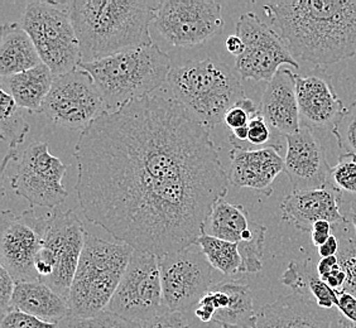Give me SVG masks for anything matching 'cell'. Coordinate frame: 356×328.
<instances>
[{
    "label": "cell",
    "instance_id": "d6a6232c",
    "mask_svg": "<svg viewBox=\"0 0 356 328\" xmlns=\"http://www.w3.org/2000/svg\"><path fill=\"white\" fill-rule=\"evenodd\" d=\"M69 328H142V325L104 311L89 318H71Z\"/></svg>",
    "mask_w": 356,
    "mask_h": 328
},
{
    "label": "cell",
    "instance_id": "bcb514c9",
    "mask_svg": "<svg viewBox=\"0 0 356 328\" xmlns=\"http://www.w3.org/2000/svg\"><path fill=\"white\" fill-rule=\"evenodd\" d=\"M345 216V221L351 226V229H353V231L356 235V211H353V210H350L346 215H343Z\"/></svg>",
    "mask_w": 356,
    "mask_h": 328
},
{
    "label": "cell",
    "instance_id": "4316f807",
    "mask_svg": "<svg viewBox=\"0 0 356 328\" xmlns=\"http://www.w3.org/2000/svg\"><path fill=\"white\" fill-rule=\"evenodd\" d=\"M220 287L230 297L229 306L218 312L213 323L230 325L241 328H258V315L254 311V297L247 281L243 279H230L220 281Z\"/></svg>",
    "mask_w": 356,
    "mask_h": 328
},
{
    "label": "cell",
    "instance_id": "52a82bcc",
    "mask_svg": "<svg viewBox=\"0 0 356 328\" xmlns=\"http://www.w3.org/2000/svg\"><path fill=\"white\" fill-rule=\"evenodd\" d=\"M21 215L41 236L42 247L35 261L40 281L69 301L88 235L83 221L75 212L62 211L58 207L47 215H38L31 207Z\"/></svg>",
    "mask_w": 356,
    "mask_h": 328
},
{
    "label": "cell",
    "instance_id": "f35d334b",
    "mask_svg": "<svg viewBox=\"0 0 356 328\" xmlns=\"http://www.w3.org/2000/svg\"><path fill=\"white\" fill-rule=\"evenodd\" d=\"M337 306L340 315L345 322L356 327V297L345 290L337 292Z\"/></svg>",
    "mask_w": 356,
    "mask_h": 328
},
{
    "label": "cell",
    "instance_id": "f6af8a7d",
    "mask_svg": "<svg viewBox=\"0 0 356 328\" xmlns=\"http://www.w3.org/2000/svg\"><path fill=\"white\" fill-rule=\"evenodd\" d=\"M248 134H249V129H248V126H245V128H240V129L233 130L232 139H233V140L238 139L240 142H245V140H248Z\"/></svg>",
    "mask_w": 356,
    "mask_h": 328
},
{
    "label": "cell",
    "instance_id": "30bf717a",
    "mask_svg": "<svg viewBox=\"0 0 356 328\" xmlns=\"http://www.w3.org/2000/svg\"><path fill=\"white\" fill-rule=\"evenodd\" d=\"M168 309L156 255L134 250L117 292L105 311L144 323Z\"/></svg>",
    "mask_w": 356,
    "mask_h": 328
},
{
    "label": "cell",
    "instance_id": "5b68a950",
    "mask_svg": "<svg viewBox=\"0 0 356 328\" xmlns=\"http://www.w3.org/2000/svg\"><path fill=\"white\" fill-rule=\"evenodd\" d=\"M168 83L178 103L209 129L222 123L226 113L247 97L233 69L213 58L173 67Z\"/></svg>",
    "mask_w": 356,
    "mask_h": 328
},
{
    "label": "cell",
    "instance_id": "9a60e30c",
    "mask_svg": "<svg viewBox=\"0 0 356 328\" xmlns=\"http://www.w3.org/2000/svg\"><path fill=\"white\" fill-rule=\"evenodd\" d=\"M209 222V235L238 245L247 273L261 272L267 233L266 226L250 219L243 206L230 204L225 199H220L213 206Z\"/></svg>",
    "mask_w": 356,
    "mask_h": 328
},
{
    "label": "cell",
    "instance_id": "4dcf8cb0",
    "mask_svg": "<svg viewBox=\"0 0 356 328\" xmlns=\"http://www.w3.org/2000/svg\"><path fill=\"white\" fill-rule=\"evenodd\" d=\"M329 183L340 192L356 195V156L343 153L337 163L331 167Z\"/></svg>",
    "mask_w": 356,
    "mask_h": 328
},
{
    "label": "cell",
    "instance_id": "7dc6e473",
    "mask_svg": "<svg viewBox=\"0 0 356 328\" xmlns=\"http://www.w3.org/2000/svg\"><path fill=\"white\" fill-rule=\"evenodd\" d=\"M341 318H343V317H341ZM343 328H356L355 326H351V325H349V323H348V322L343 321Z\"/></svg>",
    "mask_w": 356,
    "mask_h": 328
},
{
    "label": "cell",
    "instance_id": "ac0fdd59",
    "mask_svg": "<svg viewBox=\"0 0 356 328\" xmlns=\"http://www.w3.org/2000/svg\"><path fill=\"white\" fill-rule=\"evenodd\" d=\"M296 82L302 126L332 130L346 108L336 94L329 76L316 71L307 76L296 75Z\"/></svg>",
    "mask_w": 356,
    "mask_h": 328
},
{
    "label": "cell",
    "instance_id": "2e32d148",
    "mask_svg": "<svg viewBox=\"0 0 356 328\" xmlns=\"http://www.w3.org/2000/svg\"><path fill=\"white\" fill-rule=\"evenodd\" d=\"M0 225L1 267L7 269L15 283L40 281L35 269L42 247L40 233L22 215L7 210L1 212Z\"/></svg>",
    "mask_w": 356,
    "mask_h": 328
},
{
    "label": "cell",
    "instance_id": "6da1fadb",
    "mask_svg": "<svg viewBox=\"0 0 356 328\" xmlns=\"http://www.w3.org/2000/svg\"><path fill=\"white\" fill-rule=\"evenodd\" d=\"M74 157L85 218L157 258L197 241L230 183L210 129L175 97L106 111L81 131Z\"/></svg>",
    "mask_w": 356,
    "mask_h": 328
},
{
    "label": "cell",
    "instance_id": "8d00e7d4",
    "mask_svg": "<svg viewBox=\"0 0 356 328\" xmlns=\"http://www.w3.org/2000/svg\"><path fill=\"white\" fill-rule=\"evenodd\" d=\"M248 129H249L248 142H250L254 145L267 144L272 137L270 128L261 114L250 120V123L248 125Z\"/></svg>",
    "mask_w": 356,
    "mask_h": 328
},
{
    "label": "cell",
    "instance_id": "60d3db41",
    "mask_svg": "<svg viewBox=\"0 0 356 328\" xmlns=\"http://www.w3.org/2000/svg\"><path fill=\"white\" fill-rule=\"evenodd\" d=\"M322 281L332 289H335L336 292H339V290H343V286L346 283V274L341 267H339L332 273H330L327 277H325Z\"/></svg>",
    "mask_w": 356,
    "mask_h": 328
},
{
    "label": "cell",
    "instance_id": "484cf974",
    "mask_svg": "<svg viewBox=\"0 0 356 328\" xmlns=\"http://www.w3.org/2000/svg\"><path fill=\"white\" fill-rule=\"evenodd\" d=\"M282 283L291 288L293 293L315 301L322 309L329 311L337 306V292L314 273L309 260L291 261L282 275Z\"/></svg>",
    "mask_w": 356,
    "mask_h": 328
},
{
    "label": "cell",
    "instance_id": "ffe728a7",
    "mask_svg": "<svg viewBox=\"0 0 356 328\" xmlns=\"http://www.w3.org/2000/svg\"><path fill=\"white\" fill-rule=\"evenodd\" d=\"M258 328H343L341 315L331 317L315 301L300 294L280 295L261 308Z\"/></svg>",
    "mask_w": 356,
    "mask_h": 328
},
{
    "label": "cell",
    "instance_id": "9c48e42d",
    "mask_svg": "<svg viewBox=\"0 0 356 328\" xmlns=\"http://www.w3.org/2000/svg\"><path fill=\"white\" fill-rule=\"evenodd\" d=\"M106 111L103 96L92 76L81 67L55 77L42 106V113L52 123L81 131Z\"/></svg>",
    "mask_w": 356,
    "mask_h": 328
},
{
    "label": "cell",
    "instance_id": "f1b7e54d",
    "mask_svg": "<svg viewBox=\"0 0 356 328\" xmlns=\"http://www.w3.org/2000/svg\"><path fill=\"white\" fill-rule=\"evenodd\" d=\"M0 136L9 144V151L18 153L17 149L24 142L31 126L13 97L6 90H0Z\"/></svg>",
    "mask_w": 356,
    "mask_h": 328
},
{
    "label": "cell",
    "instance_id": "d6986e66",
    "mask_svg": "<svg viewBox=\"0 0 356 328\" xmlns=\"http://www.w3.org/2000/svg\"><path fill=\"white\" fill-rule=\"evenodd\" d=\"M341 202L343 192L330 183L318 190L292 191L282 202V219L302 233H311L317 221H329L332 225L343 222Z\"/></svg>",
    "mask_w": 356,
    "mask_h": 328
},
{
    "label": "cell",
    "instance_id": "ee69618b",
    "mask_svg": "<svg viewBox=\"0 0 356 328\" xmlns=\"http://www.w3.org/2000/svg\"><path fill=\"white\" fill-rule=\"evenodd\" d=\"M332 224H330L329 221H317L315 225L312 226V231L311 233H332Z\"/></svg>",
    "mask_w": 356,
    "mask_h": 328
},
{
    "label": "cell",
    "instance_id": "b9f144b4",
    "mask_svg": "<svg viewBox=\"0 0 356 328\" xmlns=\"http://www.w3.org/2000/svg\"><path fill=\"white\" fill-rule=\"evenodd\" d=\"M340 249V243L336 235H331L330 239L318 247V254L321 258H330V256H337Z\"/></svg>",
    "mask_w": 356,
    "mask_h": 328
},
{
    "label": "cell",
    "instance_id": "7a4b0ae2",
    "mask_svg": "<svg viewBox=\"0 0 356 328\" xmlns=\"http://www.w3.org/2000/svg\"><path fill=\"white\" fill-rule=\"evenodd\" d=\"M263 9L296 60L329 66L356 56V0H284Z\"/></svg>",
    "mask_w": 356,
    "mask_h": 328
},
{
    "label": "cell",
    "instance_id": "277c9868",
    "mask_svg": "<svg viewBox=\"0 0 356 328\" xmlns=\"http://www.w3.org/2000/svg\"><path fill=\"white\" fill-rule=\"evenodd\" d=\"M92 76L108 111L123 108L168 82L171 57L157 44L128 49L97 61L83 62Z\"/></svg>",
    "mask_w": 356,
    "mask_h": 328
},
{
    "label": "cell",
    "instance_id": "44dd1931",
    "mask_svg": "<svg viewBox=\"0 0 356 328\" xmlns=\"http://www.w3.org/2000/svg\"><path fill=\"white\" fill-rule=\"evenodd\" d=\"M281 147L268 145L261 149H248L234 145L230 151V183L241 188H252L266 195L272 193V183L284 171Z\"/></svg>",
    "mask_w": 356,
    "mask_h": 328
},
{
    "label": "cell",
    "instance_id": "3957f363",
    "mask_svg": "<svg viewBox=\"0 0 356 328\" xmlns=\"http://www.w3.org/2000/svg\"><path fill=\"white\" fill-rule=\"evenodd\" d=\"M157 0L66 1L80 42L83 62H92L128 49L149 46Z\"/></svg>",
    "mask_w": 356,
    "mask_h": 328
},
{
    "label": "cell",
    "instance_id": "5bb4252c",
    "mask_svg": "<svg viewBox=\"0 0 356 328\" xmlns=\"http://www.w3.org/2000/svg\"><path fill=\"white\" fill-rule=\"evenodd\" d=\"M66 170L61 159L49 153L47 142H35L23 151L10 185L17 195L27 199L31 207L54 210L69 196L62 185Z\"/></svg>",
    "mask_w": 356,
    "mask_h": 328
},
{
    "label": "cell",
    "instance_id": "f546056e",
    "mask_svg": "<svg viewBox=\"0 0 356 328\" xmlns=\"http://www.w3.org/2000/svg\"><path fill=\"white\" fill-rule=\"evenodd\" d=\"M337 233L340 249L337 254L339 264L346 274L343 290L356 297V235H351V227L346 221L332 226ZM340 292V290H339Z\"/></svg>",
    "mask_w": 356,
    "mask_h": 328
},
{
    "label": "cell",
    "instance_id": "cb8c5ba5",
    "mask_svg": "<svg viewBox=\"0 0 356 328\" xmlns=\"http://www.w3.org/2000/svg\"><path fill=\"white\" fill-rule=\"evenodd\" d=\"M43 63L31 35L19 22L7 23L1 27L0 41V75H17L35 69Z\"/></svg>",
    "mask_w": 356,
    "mask_h": 328
},
{
    "label": "cell",
    "instance_id": "7402d4cb",
    "mask_svg": "<svg viewBox=\"0 0 356 328\" xmlns=\"http://www.w3.org/2000/svg\"><path fill=\"white\" fill-rule=\"evenodd\" d=\"M296 85V74L281 67L273 79L267 82L261 96V117L270 129L283 137L296 134L301 129Z\"/></svg>",
    "mask_w": 356,
    "mask_h": 328
},
{
    "label": "cell",
    "instance_id": "ab89813d",
    "mask_svg": "<svg viewBox=\"0 0 356 328\" xmlns=\"http://www.w3.org/2000/svg\"><path fill=\"white\" fill-rule=\"evenodd\" d=\"M340 267L337 256H330V258H321V260L317 263L316 272L317 275L323 279L325 277H327L330 273H332L337 268Z\"/></svg>",
    "mask_w": 356,
    "mask_h": 328
},
{
    "label": "cell",
    "instance_id": "83f0119b",
    "mask_svg": "<svg viewBox=\"0 0 356 328\" xmlns=\"http://www.w3.org/2000/svg\"><path fill=\"white\" fill-rule=\"evenodd\" d=\"M211 264V267L226 277L244 273L245 268L239 253V247L234 243L218 239L204 233L196 241Z\"/></svg>",
    "mask_w": 356,
    "mask_h": 328
},
{
    "label": "cell",
    "instance_id": "ba28073f",
    "mask_svg": "<svg viewBox=\"0 0 356 328\" xmlns=\"http://www.w3.org/2000/svg\"><path fill=\"white\" fill-rule=\"evenodd\" d=\"M19 23L55 77L80 67L83 54L66 3L31 1Z\"/></svg>",
    "mask_w": 356,
    "mask_h": 328
},
{
    "label": "cell",
    "instance_id": "1f68e13d",
    "mask_svg": "<svg viewBox=\"0 0 356 328\" xmlns=\"http://www.w3.org/2000/svg\"><path fill=\"white\" fill-rule=\"evenodd\" d=\"M331 131L345 153L356 156V100L345 109Z\"/></svg>",
    "mask_w": 356,
    "mask_h": 328
},
{
    "label": "cell",
    "instance_id": "8992f818",
    "mask_svg": "<svg viewBox=\"0 0 356 328\" xmlns=\"http://www.w3.org/2000/svg\"><path fill=\"white\" fill-rule=\"evenodd\" d=\"M134 249L86 235L70 289V318H89L104 312L117 292Z\"/></svg>",
    "mask_w": 356,
    "mask_h": 328
},
{
    "label": "cell",
    "instance_id": "603a6c76",
    "mask_svg": "<svg viewBox=\"0 0 356 328\" xmlns=\"http://www.w3.org/2000/svg\"><path fill=\"white\" fill-rule=\"evenodd\" d=\"M9 311L23 312L49 323L71 317L69 301L41 281H17Z\"/></svg>",
    "mask_w": 356,
    "mask_h": 328
},
{
    "label": "cell",
    "instance_id": "e575fe53",
    "mask_svg": "<svg viewBox=\"0 0 356 328\" xmlns=\"http://www.w3.org/2000/svg\"><path fill=\"white\" fill-rule=\"evenodd\" d=\"M0 328H60V326L58 323L42 321L23 312L9 311L7 315H3Z\"/></svg>",
    "mask_w": 356,
    "mask_h": 328
},
{
    "label": "cell",
    "instance_id": "4fadbf2b",
    "mask_svg": "<svg viewBox=\"0 0 356 328\" xmlns=\"http://www.w3.org/2000/svg\"><path fill=\"white\" fill-rule=\"evenodd\" d=\"M153 23L172 46L195 47L222 29V7L213 0H163Z\"/></svg>",
    "mask_w": 356,
    "mask_h": 328
},
{
    "label": "cell",
    "instance_id": "7c38bea8",
    "mask_svg": "<svg viewBox=\"0 0 356 328\" xmlns=\"http://www.w3.org/2000/svg\"><path fill=\"white\" fill-rule=\"evenodd\" d=\"M236 35L244 43V52L235 62L243 80L269 82L283 65L300 69L287 43L257 14L249 12L240 17Z\"/></svg>",
    "mask_w": 356,
    "mask_h": 328
},
{
    "label": "cell",
    "instance_id": "836d02e7",
    "mask_svg": "<svg viewBox=\"0 0 356 328\" xmlns=\"http://www.w3.org/2000/svg\"><path fill=\"white\" fill-rule=\"evenodd\" d=\"M259 114H261V110L257 108L253 100L245 97L244 100H241L238 105H235L226 113L224 123L232 130L245 128L250 123V120Z\"/></svg>",
    "mask_w": 356,
    "mask_h": 328
},
{
    "label": "cell",
    "instance_id": "d590c367",
    "mask_svg": "<svg viewBox=\"0 0 356 328\" xmlns=\"http://www.w3.org/2000/svg\"><path fill=\"white\" fill-rule=\"evenodd\" d=\"M142 328H190L185 313L165 309L162 313L142 323Z\"/></svg>",
    "mask_w": 356,
    "mask_h": 328
},
{
    "label": "cell",
    "instance_id": "8fae6325",
    "mask_svg": "<svg viewBox=\"0 0 356 328\" xmlns=\"http://www.w3.org/2000/svg\"><path fill=\"white\" fill-rule=\"evenodd\" d=\"M165 307L186 313L197 307L213 288V269L201 246L195 243L158 258Z\"/></svg>",
    "mask_w": 356,
    "mask_h": 328
},
{
    "label": "cell",
    "instance_id": "d4e9b609",
    "mask_svg": "<svg viewBox=\"0 0 356 328\" xmlns=\"http://www.w3.org/2000/svg\"><path fill=\"white\" fill-rule=\"evenodd\" d=\"M54 81L55 75L44 63L17 75L1 77L3 85H7L8 94L17 105L33 113H42V106Z\"/></svg>",
    "mask_w": 356,
    "mask_h": 328
},
{
    "label": "cell",
    "instance_id": "e0dca14e",
    "mask_svg": "<svg viewBox=\"0 0 356 328\" xmlns=\"http://www.w3.org/2000/svg\"><path fill=\"white\" fill-rule=\"evenodd\" d=\"M287 151L284 172L292 191L318 190L329 183L330 167L326 151L312 130L302 126L298 133L286 137Z\"/></svg>",
    "mask_w": 356,
    "mask_h": 328
},
{
    "label": "cell",
    "instance_id": "74e56055",
    "mask_svg": "<svg viewBox=\"0 0 356 328\" xmlns=\"http://www.w3.org/2000/svg\"><path fill=\"white\" fill-rule=\"evenodd\" d=\"M15 281L8 273L7 269L0 267V309L3 315H7L10 309V303L13 300Z\"/></svg>",
    "mask_w": 356,
    "mask_h": 328
},
{
    "label": "cell",
    "instance_id": "7bdbcfd3",
    "mask_svg": "<svg viewBox=\"0 0 356 328\" xmlns=\"http://www.w3.org/2000/svg\"><path fill=\"white\" fill-rule=\"evenodd\" d=\"M225 47L232 55L236 57H239L244 52V43L240 40L239 35H229L225 42Z\"/></svg>",
    "mask_w": 356,
    "mask_h": 328
}]
</instances>
